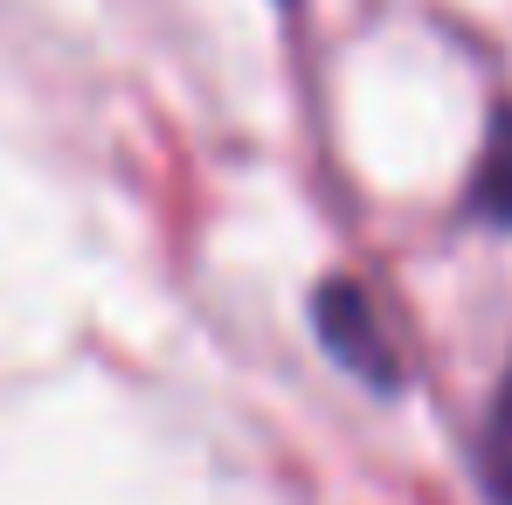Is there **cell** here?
Returning a JSON list of instances; mask_svg holds the SVG:
<instances>
[{"mask_svg":"<svg viewBox=\"0 0 512 505\" xmlns=\"http://www.w3.org/2000/svg\"><path fill=\"white\" fill-rule=\"evenodd\" d=\"M319 339L367 388H395V353H388V333H381V319H374L360 284H346V277L319 284Z\"/></svg>","mask_w":512,"mask_h":505,"instance_id":"1","label":"cell"},{"mask_svg":"<svg viewBox=\"0 0 512 505\" xmlns=\"http://www.w3.org/2000/svg\"><path fill=\"white\" fill-rule=\"evenodd\" d=\"M471 201L485 222H512V104L492 111V132H485V153L471 173Z\"/></svg>","mask_w":512,"mask_h":505,"instance_id":"2","label":"cell"},{"mask_svg":"<svg viewBox=\"0 0 512 505\" xmlns=\"http://www.w3.org/2000/svg\"><path fill=\"white\" fill-rule=\"evenodd\" d=\"M478 471H485V492L499 505H512V367L485 409V429H478Z\"/></svg>","mask_w":512,"mask_h":505,"instance_id":"3","label":"cell"}]
</instances>
